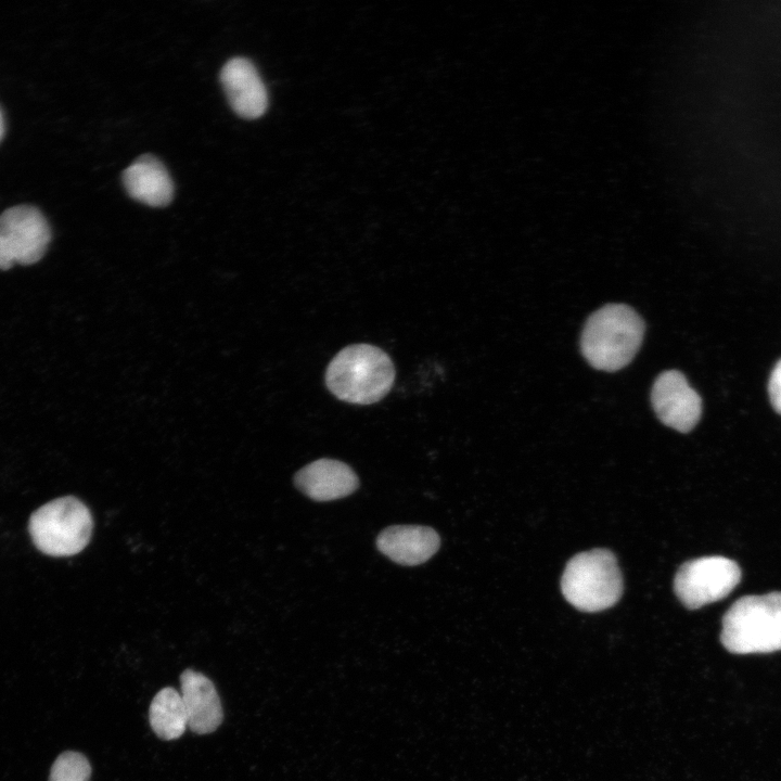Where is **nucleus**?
Instances as JSON below:
<instances>
[{"instance_id": "nucleus-1", "label": "nucleus", "mask_w": 781, "mask_h": 781, "mask_svg": "<svg viewBox=\"0 0 781 781\" xmlns=\"http://www.w3.org/2000/svg\"><path fill=\"white\" fill-rule=\"evenodd\" d=\"M395 381V367L389 356L370 344L343 348L330 361L325 384L338 399L357 405H371L384 398Z\"/></svg>"}, {"instance_id": "nucleus-2", "label": "nucleus", "mask_w": 781, "mask_h": 781, "mask_svg": "<svg viewBox=\"0 0 781 781\" xmlns=\"http://www.w3.org/2000/svg\"><path fill=\"white\" fill-rule=\"evenodd\" d=\"M643 334V320L631 307L609 304L587 320L580 340L581 353L593 368L617 371L633 359Z\"/></svg>"}, {"instance_id": "nucleus-3", "label": "nucleus", "mask_w": 781, "mask_h": 781, "mask_svg": "<svg viewBox=\"0 0 781 781\" xmlns=\"http://www.w3.org/2000/svg\"><path fill=\"white\" fill-rule=\"evenodd\" d=\"M720 641L734 654L781 650V592L745 596L722 617Z\"/></svg>"}, {"instance_id": "nucleus-4", "label": "nucleus", "mask_w": 781, "mask_h": 781, "mask_svg": "<svg viewBox=\"0 0 781 781\" xmlns=\"http://www.w3.org/2000/svg\"><path fill=\"white\" fill-rule=\"evenodd\" d=\"M565 599L582 612H599L614 605L623 593V578L614 554L605 549L581 552L563 572Z\"/></svg>"}, {"instance_id": "nucleus-5", "label": "nucleus", "mask_w": 781, "mask_h": 781, "mask_svg": "<svg viewBox=\"0 0 781 781\" xmlns=\"http://www.w3.org/2000/svg\"><path fill=\"white\" fill-rule=\"evenodd\" d=\"M93 528L89 509L73 496L56 498L29 517L28 532L35 547L51 556H69L88 545Z\"/></svg>"}, {"instance_id": "nucleus-6", "label": "nucleus", "mask_w": 781, "mask_h": 781, "mask_svg": "<svg viewBox=\"0 0 781 781\" xmlns=\"http://www.w3.org/2000/svg\"><path fill=\"white\" fill-rule=\"evenodd\" d=\"M50 241V225L38 207L21 204L7 208L0 214V270L39 261Z\"/></svg>"}, {"instance_id": "nucleus-7", "label": "nucleus", "mask_w": 781, "mask_h": 781, "mask_svg": "<svg viewBox=\"0 0 781 781\" xmlns=\"http://www.w3.org/2000/svg\"><path fill=\"white\" fill-rule=\"evenodd\" d=\"M740 579L737 562L724 556H704L680 566L674 588L681 603L695 610L727 597Z\"/></svg>"}, {"instance_id": "nucleus-8", "label": "nucleus", "mask_w": 781, "mask_h": 781, "mask_svg": "<svg viewBox=\"0 0 781 781\" xmlns=\"http://www.w3.org/2000/svg\"><path fill=\"white\" fill-rule=\"evenodd\" d=\"M651 402L660 421L681 433L690 432L702 414V399L677 370L661 373L652 387Z\"/></svg>"}, {"instance_id": "nucleus-9", "label": "nucleus", "mask_w": 781, "mask_h": 781, "mask_svg": "<svg viewBox=\"0 0 781 781\" xmlns=\"http://www.w3.org/2000/svg\"><path fill=\"white\" fill-rule=\"evenodd\" d=\"M220 81L233 111L246 119L260 117L268 106V93L255 65L244 57L229 60Z\"/></svg>"}, {"instance_id": "nucleus-10", "label": "nucleus", "mask_w": 781, "mask_h": 781, "mask_svg": "<svg viewBox=\"0 0 781 781\" xmlns=\"http://www.w3.org/2000/svg\"><path fill=\"white\" fill-rule=\"evenodd\" d=\"M295 486L316 501H331L349 496L358 488V477L346 463L318 459L302 468L294 477Z\"/></svg>"}, {"instance_id": "nucleus-11", "label": "nucleus", "mask_w": 781, "mask_h": 781, "mask_svg": "<svg viewBox=\"0 0 781 781\" xmlns=\"http://www.w3.org/2000/svg\"><path fill=\"white\" fill-rule=\"evenodd\" d=\"M437 532L427 526L394 525L382 530L376 538L377 549L400 565H419L431 559L439 549Z\"/></svg>"}, {"instance_id": "nucleus-12", "label": "nucleus", "mask_w": 781, "mask_h": 781, "mask_svg": "<svg viewBox=\"0 0 781 781\" xmlns=\"http://www.w3.org/2000/svg\"><path fill=\"white\" fill-rule=\"evenodd\" d=\"M180 694L188 716V727L197 734L214 732L222 722L223 712L213 681L193 669L180 676Z\"/></svg>"}, {"instance_id": "nucleus-13", "label": "nucleus", "mask_w": 781, "mask_h": 781, "mask_svg": "<svg viewBox=\"0 0 781 781\" xmlns=\"http://www.w3.org/2000/svg\"><path fill=\"white\" fill-rule=\"evenodd\" d=\"M127 193L153 207L166 206L174 195V184L165 166L152 155H142L123 172Z\"/></svg>"}, {"instance_id": "nucleus-14", "label": "nucleus", "mask_w": 781, "mask_h": 781, "mask_svg": "<svg viewBox=\"0 0 781 781\" xmlns=\"http://www.w3.org/2000/svg\"><path fill=\"white\" fill-rule=\"evenodd\" d=\"M150 725L161 739L176 740L188 727V716L181 694L166 687L153 697L149 709Z\"/></svg>"}, {"instance_id": "nucleus-15", "label": "nucleus", "mask_w": 781, "mask_h": 781, "mask_svg": "<svg viewBox=\"0 0 781 781\" xmlns=\"http://www.w3.org/2000/svg\"><path fill=\"white\" fill-rule=\"evenodd\" d=\"M91 766L87 757L75 751L61 753L50 769L49 781H89Z\"/></svg>"}, {"instance_id": "nucleus-16", "label": "nucleus", "mask_w": 781, "mask_h": 781, "mask_svg": "<svg viewBox=\"0 0 781 781\" xmlns=\"http://www.w3.org/2000/svg\"><path fill=\"white\" fill-rule=\"evenodd\" d=\"M768 394L773 409L781 414V359L771 371Z\"/></svg>"}, {"instance_id": "nucleus-17", "label": "nucleus", "mask_w": 781, "mask_h": 781, "mask_svg": "<svg viewBox=\"0 0 781 781\" xmlns=\"http://www.w3.org/2000/svg\"><path fill=\"white\" fill-rule=\"evenodd\" d=\"M3 135H4V119H3V115L0 111V141L3 137Z\"/></svg>"}]
</instances>
